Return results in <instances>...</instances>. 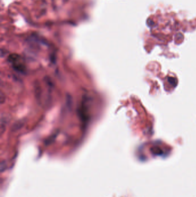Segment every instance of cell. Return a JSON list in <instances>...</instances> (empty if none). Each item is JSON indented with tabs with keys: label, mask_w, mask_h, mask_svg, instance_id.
<instances>
[{
	"label": "cell",
	"mask_w": 196,
	"mask_h": 197,
	"mask_svg": "<svg viewBox=\"0 0 196 197\" xmlns=\"http://www.w3.org/2000/svg\"><path fill=\"white\" fill-rule=\"evenodd\" d=\"M151 151L153 154L155 155H161L163 153L162 150L158 147H153L151 149Z\"/></svg>",
	"instance_id": "cell-1"
}]
</instances>
